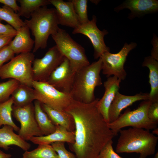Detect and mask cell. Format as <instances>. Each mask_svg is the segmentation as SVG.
<instances>
[{"instance_id": "22", "label": "cell", "mask_w": 158, "mask_h": 158, "mask_svg": "<svg viewBox=\"0 0 158 158\" xmlns=\"http://www.w3.org/2000/svg\"><path fill=\"white\" fill-rule=\"evenodd\" d=\"M142 66L147 67L149 70V82L151 90L149 99L151 103L158 101V62L149 56L145 58Z\"/></svg>"}, {"instance_id": "33", "label": "cell", "mask_w": 158, "mask_h": 158, "mask_svg": "<svg viewBox=\"0 0 158 158\" xmlns=\"http://www.w3.org/2000/svg\"><path fill=\"white\" fill-rule=\"evenodd\" d=\"M14 53L9 45L5 46L0 50V69L5 63L11 60L14 57Z\"/></svg>"}, {"instance_id": "38", "label": "cell", "mask_w": 158, "mask_h": 158, "mask_svg": "<svg viewBox=\"0 0 158 158\" xmlns=\"http://www.w3.org/2000/svg\"><path fill=\"white\" fill-rule=\"evenodd\" d=\"M15 36L0 35V50L4 47L8 45Z\"/></svg>"}, {"instance_id": "4", "label": "cell", "mask_w": 158, "mask_h": 158, "mask_svg": "<svg viewBox=\"0 0 158 158\" xmlns=\"http://www.w3.org/2000/svg\"><path fill=\"white\" fill-rule=\"evenodd\" d=\"M30 18L24 22L35 38L34 53L40 49L46 47L49 36L56 32L59 27L54 8L40 7L32 13Z\"/></svg>"}, {"instance_id": "21", "label": "cell", "mask_w": 158, "mask_h": 158, "mask_svg": "<svg viewBox=\"0 0 158 158\" xmlns=\"http://www.w3.org/2000/svg\"><path fill=\"white\" fill-rule=\"evenodd\" d=\"M41 105L43 111L55 125L62 126L70 131H75L74 121L70 114L66 111L55 109L43 104L41 103Z\"/></svg>"}, {"instance_id": "39", "label": "cell", "mask_w": 158, "mask_h": 158, "mask_svg": "<svg viewBox=\"0 0 158 158\" xmlns=\"http://www.w3.org/2000/svg\"><path fill=\"white\" fill-rule=\"evenodd\" d=\"M11 154L5 153L0 150V158H11Z\"/></svg>"}, {"instance_id": "15", "label": "cell", "mask_w": 158, "mask_h": 158, "mask_svg": "<svg viewBox=\"0 0 158 158\" xmlns=\"http://www.w3.org/2000/svg\"><path fill=\"white\" fill-rule=\"evenodd\" d=\"M124 9L131 11L128 18L132 19L136 17H140L148 14L157 12L158 10V1L156 0H126L114 8L118 12Z\"/></svg>"}, {"instance_id": "10", "label": "cell", "mask_w": 158, "mask_h": 158, "mask_svg": "<svg viewBox=\"0 0 158 158\" xmlns=\"http://www.w3.org/2000/svg\"><path fill=\"white\" fill-rule=\"evenodd\" d=\"M64 58L55 45L49 48L43 57L35 59L32 65L34 80L47 82Z\"/></svg>"}, {"instance_id": "16", "label": "cell", "mask_w": 158, "mask_h": 158, "mask_svg": "<svg viewBox=\"0 0 158 158\" xmlns=\"http://www.w3.org/2000/svg\"><path fill=\"white\" fill-rule=\"evenodd\" d=\"M55 9L59 25L75 28L80 23L71 0H49Z\"/></svg>"}, {"instance_id": "2", "label": "cell", "mask_w": 158, "mask_h": 158, "mask_svg": "<svg viewBox=\"0 0 158 158\" xmlns=\"http://www.w3.org/2000/svg\"><path fill=\"white\" fill-rule=\"evenodd\" d=\"M116 147L117 153L135 152L140 158H146L155 151L158 137L150 130L142 128H130L121 130Z\"/></svg>"}, {"instance_id": "24", "label": "cell", "mask_w": 158, "mask_h": 158, "mask_svg": "<svg viewBox=\"0 0 158 158\" xmlns=\"http://www.w3.org/2000/svg\"><path fill=\"white\" fill-rule=\"evenodd\" d=\"M33 104L36 120L44 135L53 133L56 130V126L42 109L41 103L35 100Z\"/></svg>"}, {"instance_id": "23", "label": "cell", "mask_w": 158, "mask_h": 158, "mask_svg": "<svg viewBox=\"0 0 158 158\" xmlns=\"http://www.w3.org/2000/svg\"><path fill=\"white\" fill-rule=\"evenodd\" d=\"M11 96L13 101V106L15 107L26 106L35 100L33 88L21 84L15 89Z\"/></svg>"}, {"instance_id": "19", "label": "cell", "mask_w": 158, "mask_h": 158, "mask_svg": "<svg viewBox=\"0 0 158 158\" xmlns=\"http://www.w3.org/2000/svg\"><path fill=\"white\" fill-rule=\"evenodd\" d=\"M17 31L14 38L8 44L15 54L30 52L35 41L30 37V30L25 25Z\"/></svg>"}, {"instance_id": "36", "label": "cell", "mask_w": 158, "mask_h": 158, "mask_svg": "<svg viewBox=\"0 0 158 158\" xmlns=\"http://www.w3.org/2000/svg\"><path fill=\"white\" fill-rule=\"evenodd\" d=\"M17 1L16 0H0V3L11 8L17 13L19 10L20 7L18 5Z\"/></svg>"}, {"instance_id": "12", "label": "cell", "mask_w": 158, "mask_h": 158, "mask_svg": "<svg viewBox=\"0 0 158 158\" xmlns=\"http://www.w3.org/2000/svg\"><path fill=\"white\" fill-rule=\"evenodd\" d=\"M96 22V16L93 15L91 20L74 29L72 32L73 34H82L90 39L94 49V56L96 59L99 58L104 52L110 51L109 48L106 46L104 40V37L108 34V32L105 29L99 30Z\"/></svg>"}, {"instance_id": "30", "label": "cell", "mask_w": 158, "mask_h": 158, "mask_svg": "<svg viewBox=\"0 0 158 158\" xmlns=\"http://www.w3.org/2000/svg\"><path fill=\"white\" fill-rule=\"evenodd\" d=\"M74 9L80 25L87 23L89 20L87 15V0H71Z\"/></svg>"}, {"instance_id": "7", "label": "cell", "mask_w": 158, "mask_h": 158, "mask_svg": "<svg viewBox=\"0 0 158 158\" xmlns=\"http://www.w3.org/2000/svg\"><path fill=\"white\" fill-rule=\"evenodd\" d=\"M151 103L149 99L145 100L136 109L131 111L128 108L115 121L107 123L108 127L115 136L122 128L126 127L149 130L157 128L158 124L151 121L147 116L148 109Z\"/></svg>"}, {"instance_id": "3", "label": "cell", "mask_w": 158, "mask_h": 158, "mask_svg": "<svg viewBox=\"0 0 158 158\" xmlns=\"http://www.w3.org/2000/svg\"><path fill=\"white\" fill-rule=\"evenodd\" d=\"M101 57L76 72L70 95L75 101L89 103L95 99L94 91L102 83L100 73L102 70Z\"/></svg>"}, {"instance_id": "37", "label": "cell", "mask_w": 158, "mask_h": 158, "mask_svg": "<svg viewBox=\"0 0 158 158\" xmlns=\"http://www.w3.org/2000/svg\"><path fill=\"white\" fill-rule=\"evenodd\" d=\"M158 42L157 37L154 36L152 41L153 48L151 51V56L157 61L158 60Z\"/></svg>"}, {"instance_id": "28", "label": "cell", "mask_w": 158, "mask_h": 158, "mask_svg": "<svg viewBox=\"0 0 158 158\" xmlns=\"http://www.w3.org/2000/svg\"><path fill=\"white\" fill-rule=\"evenodd\" d=\"M0 20L7 22L16 31L25 25L17 13L11 8L4 5L0 8Z\"/></svg>"}, {"instance_id": "14", "label": "cell", "mask_w": 158, "mask_h": 158, "mask_svg": "<svg viewBox=\"0 0 158 158\" xmlns=\"http://www.w3.org/2000/svg\"><path fill=\"white\" fill-rule=\"evenodd\" d=\"M121 80L115 76L107 78L104 83V94L99 99L97 106L98 110L107 123H109V111L116 93L119 91Z\"/></svg>"}, {"instance_id": "35", "label": "cell", "mask_w": 158, "mask_h": 158, "mask_svg": "<svg viewBox=\"0 0 158 158\" xmlns=\"http://www.w3.org/2000/svg\"><path fill=\"white\" fill-rule=\"evenodd\" d=\"M17 31L8 24H4L0 22V35L15 36Z\"/></svg>"}, {"instance_id": "17", "label": "cell", "mask_w": 158, "mask_h": 158, "mask_svg": "<svg viewBox=\"0 0 158 158\" xmlns=\"http://www.w3.org/2000/svg\"><path fill=\"white\" fill-rule=\"evenodd\" d=\"M149 99L148 93L140 92L134 95L128 96L121 94L118 92L109 110V123L115 121L119 117L123 110L133 103L138 101Z\"/></svg>"}, {"instance_id": "31", "label": "cell", "mask_w": 158, "mask_h": 158, "mask_svg": "<svg viewBox=\"0 0 158 158\" xmlns=\"http://www.w3.org/2000/svg\"><path fill=\"white\" fill-rule=\"evenodd\" d=\"M113 143L112 140L108 142L101 150L97 158H122L114 150Z\"/></svg>"}, {"instance_id": "41", "label": "cell", "mask_w": 158, "mask_h": 158, "mask_svg": "<svg viewBox=\"0 0 158 158\" xmlns=\"http://www.w3.org/2000/svg\"><path fill=\"white\" fill-rule=\"evenodd\" d=\"M153 158H158V152L156 153Z\"/></svg>"}, {"instance_id": "27", "label": "cell", "mask_w": 158, "mask_h": 158, "mask_svg": "<svg viewBox=\"0 0 158 158\" xmlns=\"http://www.w3.org/2000/svg\"><path fill=\"white\" fill-rule=\"evenodd\" d=\"M23 158H60L51 144L38 145L30 151H25Z\"/></svg>"}, {"instance_id": "20", "label": "cell", "mask_w": 158, "mask_h": 158, "mask_svg": "<svg viewBox=\"0 0 158 158\" xmlns=\"http://www.w3.org/2000/svg\"><path fill=\"white\" fill-rule=\"evenodd\" d=\"M11 126L4 125L0 128V148L8 150L11 145L16 146L24 151L28 150L31 144L15 133Z\"/></svg>"}, {"instance_id": "9", "label": "cell", "mask_w": 158, "mask_h": 158, "mask_svg": "<svg viewBox=\"0 0 158 158\" xmlns=\"http://www.w3.org/2000/svg\"><path fill=\"white\" fill-rule=\"evenodd\" d=\"M137 44L132 42L125 43L118 52L113 54L106 52L101 56L102 61V73L107 78L111 75L117 77L121 80H124L127 75L124 65L127 57L130 51L136 47Z\"/></svg>"}, {"instance_id": "25", "label": "cell", "mask_w": 158, "mask_h": 158, "mask_svg": "<svg viewBox=\"0 0 158 158\" xmlns=\"http://www.w3.org/2000/svg\"><path fill=\"white\" fill-rule=\"evenodd\" d=\"M20 6L17 13L19 16L29 18L31 14L39 8L50 4L49 0H19Z\"/></svg>"}, {"instance_id": "34", "label": "cell", "mask_w": 158, "mask_h": 158, "mask_svg": "<svg viewBox=\"0 0 158 158\" xmlns=\"http://www.w3.org/2000/svg\"><path fill=\"white\" fill-rule=\"evenodd\" d=\"M147 116L153 122L158 123V101L152 103L148 109Z\"/></svg>"}, {"instance_id": "8", "label": "cell", "mask_w": 158, "mask_h": 158, "mask_svg": "<svg viewBox=\"0 0 158 158\" xmlns=\"http://www.w3.org/2000/svg\"><path fill=\"white\" fill-rule=\"evenodd\" d=\"M35 100L53 109L65 111L73 99L70 94L60 92L46 82L34 81Z\"/></svg>"}, {"instance_id": "29", "label": "cell", "mask_w": 158, "mask_h": 158, "mask_svg": "<svg viewBox=\"0 0 158 158\" xmlns=\"http://www.w3.org/2000/svg\"><path fill=\"white\" fill-rule=\"evenodd\" d=\"M20 84L18 81L12 79L0 83V103L8 99L14 90Z\"/></svg>"}, {"instance_id": "40", "label": "cell", "mask_w": 158, "mask_h": 158, "mask_svg": "<svg viewBox=\"0 0 158 158\" xmlns=\"http://www.w3.org/2000/svg\"><path fill=\"white\" fill-rule=\"evenodd\" d=\"M152 133L153 134H156L158 135V128H156L154 129L152 131Z\"/></svg>"}, {"instance_id": "11", "label": "cell", "mask_w": 158, "mask_h": 158, "mask_svg": "<svg viewBox=\"0 0 158 158\" xmlns=\"http://www.w3.org/2000/svg\"><path fill=\"white\" fill-rule=\"evenodd\" d=\"M12 114L20 124L18 135L23 139L27 141L33 136L44 135L36 120L32 103L22 107L13 106Z\"/></svg>"}, {"instance_id": "26", "label": "cell", "mask_w": 158, "mask_h": 158, "mask_svg": "<svg viewBox=\"0 0 158 158\" xmlns=\"http://www.w3.org/2000/svg\"><path fill=\"white\" fill-rule=\"evenodd\" d=\"M13 101L11 97L6 101L0 103V128L3 125L12 126L15 131L18 132L20 128L14 123L12 118Z\"/></svg>"}, {"instance_id": "42", "label": "cell", "mask_w": 158, "mask_h": 158, "mask_svg": "<svg viewBox=\"0 0 158 158\" xmlns=\"http://www.w3.org/2000/svg\"></svg>"}, {"instance_id": "1", "label": "cell", "mask_w": 158, "mask_h": 158, "mask_svg": "<svg viewBox=\"0 0 158 158\" xmlns=\"http://www.w3.org/2000/svg\"><path fill=\"white\" fill-rule=\"evenodd\" d=\"M99 99L89 103L73 100L65 110L75 122V142L70 148L76 158H97L103 147L115 136L98 110Z\"/></svg>"}, {"instance_id": "32", "label": "cell", "mask_w": 158, "mask_h": 158, "mask_svg": "<svg viewBox=\"0 0 158 158\" xmlns=\"http://www.w3.org/2000/svg\"><path fill=\"white\" fill-rule=\"evenodd\" d=\"M60 158H76L75 155L66 149L64 142H59L51 144Z\"/></svg>"}, {"instance_id": "13", "label": "cell", "mask_w": 158, "mask_h": 158, "mask_svg": "<svg viewBox=\"0 0 158 158\" xmlns=\"http://www.w3.org/2000/svg\"><path fill=\"white\" fill-rule=\"evenodd\" d=\"M75 73L72 69L68 60L64 57L63 61L52 72L46 82L59 91L70 94Z\"/></svg>"}, {"instance_id": "5", "label": "cell", "mask_w": 158, "mask_h": 158, "mask_svg": "<svg viewBox=\"0 0 158 158\" xmlns=\"http://www.w3.org/2000/svg\"><path fill=\"white\" fill-rule=\"evenodd\" d=\"M51 35L58 50L68 60L75 72L90 64L84 49L75 41L65 30L59 28Z\"/></svg>"}, {"instance_id": "6", "label": "cell", "mask_w": 158, "mask_h": 158, "mask_svg": "<svg viewBox=\"0 0 158 158\" xmlns=\"http://www.w3.org/2000/svg\"><path fill=\"white\" fill-rule=\"evenodd\" d=\"M35 59V55L31 52L19 54L0 69V78L14 79L20 84L32 87V65Z\"/></svg>"}, {"instance_id": "18", "label": "cell", "mask_w": 158, "mask_h": 158, "mask_svg": "<svg viewBox=\"0 0 158 158\" xmlns=\"http://www.w3.org/2000/svg\"><path fill=\"white\" fill-rule=\"evenodd\" d=\"M55 130L53 133L46 135L33 136L30 140L33 143L38 145L51 144L59 142H67L70 144L75 142L74 132L70 131L64 127L56 125Z\"/></svg>"}]
</instances>
